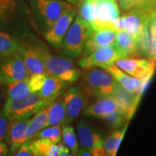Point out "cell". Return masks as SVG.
Masks as SVG:
<instances>
[{
	"mask_svg": "<svg viewBox=\"0 0 156 156\" xmlns=\"http://www.w3.org/2000/svg\"><path fill=\"white\" fill-rule=\"evenodd\" d=\"M150 13L132 9L124 12L119 17L116 25V30H124L130 35L141 46L143 54L147 56L151 37L149 28Z\"/></svg>",
	"mask_w": 156,
	"mask_h": 156,
	"instance_id": "cell-2",
	"label": "cell"
},
{
	"mask_svg": "<svg viewBox=\"0 0 156 156\" xmlns=\"http://www.w3.org/2000/svg\"><path fill=\"white\" fill-rule=\"evenodd\" d=\"M51 103L41 98L38 93H32L23 98L6 101L2 110L9 120L12 121L30 118L36 113L49 106Z\"/></svg>",
	"mask_w": 156,
	"mask_h": 156,
	"instance_id": "cell-6",
	"label": "cell"
},
{
	"mask_svg": "<svg viewBox=\"0 0 156 156\" xmlns=\"http://www.w3.org/2000/svg\"><path fill=\"white\" fill-rule=\"evenodd\" d=\"M148 28L151 37V44L147 57L156 62V9H154L150 13Z\"/></svg>",
	"mask_w": 156,
	"mask_h": 156,
	"instance_id": "cell-30",
	"label": "cell"
},
{
	"mask_svg": "<svg viewBox=\"0 0 156 156\" xmlns=\"http://www.w3.org/2000/svg\"><path fill=\"white\" fill-rule=\"evenodd\" d=\"M15 7V0H0V25L8 21L14 13Z\"/></svg>",
	"mask_w": 156,
	"mask_h": 156,
	"instance_id": "cell-33",
	"label": "cell"
},
{
	"mask_svg": "<svg viewBox=\"0 0 156 156\" xmlns=\"http://www.w3.org/2000/svg\"></svg>",
	"mask_w": 156,
	"mask_h": 156,
	"instance_id": "cell-43",
	"label": "cell"
},
{
	"mask_svg": "<svg viewBox=\"0 0 156 156\" xmlns=\"http://www.w3.org/2000/svg\"><path fill=\"white\" fill-rule=\"evenodd\" d=\"M48 119L46 127L49 126H61L66 124V112L63 99L58 97L48 107Z\"/></svg>",
	"mask_w": 156,
	"mask_h": 156,
	"instance_id": "cell-23",
	"label": "cell"
},
{
	"mask_svg": "<svg viewBox=\"0 0 156 156\" xmlns=\"http://www.w3.org/2000/svg\"><path fill=\"white\" fill-rule=\"evenodd\" d=\"M30 75L18 51L0 58V84L8 85Z\"/></svg>",
	"mask_w": 156,
	"mask_h": 156,
	"instance_id": "cell-7",
	"label": "cell"
},
{
	"mask_svg": "<svg viewBox=\"0 0 156 156\" xmlns=\"http://www.w3.org/2000/svg\"><path fill=\"white\" fill-rule=\"evenodd\" d=\"M77 155L91 156L92 155V154H91V153L89 151H87V149H85V148L81 147V148H79V150H78Z\"/></svg>",
	"mask_w": 156,
	"mask_h": 156,
	"instance_id": "cell-38",
	"label": "cell"
},
{
	"mask_svg": "<svg viewBox=\"0 0 156 156\" xmlns=\"http://www.w3.org/2000/svg\"><path fill=\"white\" fill-rule=\"evenodd\" d=\"M67 84L69 83L60 78L46 74L44 85L38 93L45 100L52 103L63 93Z\"/></svg>",
	"mask_w": 156,
	"mask_h": 156,
	"instance_id": "cell-22",
	"label": "cell"
},
{
	"mask_svg": "<svg viewBox=\"0 0 156 156\" xmlns=\"http://www.w3.org/2000/svg\"><path fill=\"white\" fill-rule=\"evenodd\" d=\"M30 148L34 156L72 155L70 150L64 144L53 143L46 138H37L30 142Z\"/></svg>",
	"mask_w": 156,
	"mask_h": 156,
	"instance_id": "cell-16",
	"label": "cell"
},
{
	"mask_svg": "<svg viewBox=\"0 0 156 156\" xmlns=\"http://www.w3.org/2000/svg\"><path fill=\"white\" fill-rule=\"evenodd\" d=\"M32 46L41 57L46 67V74L55 76L68 83H75L81 77V69L75 67L72 58L54 56L42 44Z\"/></svg>",
	"mask_w": 156,
	"mask_h": 156,
	"instance_id": "cell-3",
	"label": "cell"
},
{
	"mask_svg": "<svg viewBox=\"0 0 156 156\" xmlns=\"http://www.w3.org/2000/svg\"><path fill=\"white\" fill-rule=\"evenodd\" d=\"M46 77V74L39 73L30 75L28 77V83L31 93H38L42 88Z\"/></svg>",
	"mask_w": 156,
	"mask_h": 156,
	"instance_id": "cell-34",
	"label": "cell"
},
{
	"mask_svg": "<svg viewBox=\"0 0 156 156\" xmlns=\"http://www.w3.org/2000/svg\"><path fill=\"white\" fill-rule=\"evenodd\" d=\"M12 155L15 156H31L33 155L30 148V141H26L20 146L16 151L14 152Z\"/></svg>",
	"mask_w": 156,
	"mask_h": 156,
	"instance_id": "cell-36",
	"label": "cell"
},
{
	"mask_svg": "<svg viewBox=\"0 0 156 156\" xmlns=\"http://www.w3.org/2000/svg\"><path fill=\"white\" fill-rule=\"evenodd\" d=\"M84 69L82 73L81 87L87 96L96 99L112 96L117 82L108 71L98 67Z\"/></svg>",
	"mask_w": 156,
	"mask_h": 156,
	"instance_id": "cell-4",
	"label": "cell"
},
{
	"mask_svg": "<svg viewBox=\"0 0 156 156\" xmlns=\"http://www.w3.org/2000/svg\"><path fill=\"white\" fill-rule=\"evenodd\" d=\"M62 132L64 144L69 148L73 155H77L79 150V142L75 129L69 124H65L62 127Z\"/></svg>",
	"mask_w": 156,
	"mask_h": 156,
	"instance_id": "cell-29",
	"label": "cell"
},
{
	"mask_svg": "<svg viewBox=\"0 0 156 156\" xmlns=\"http://www.w3.org/2000/svg\"><path fill=\"white\" fill-rule=\"evenodd\" d=\"M116 33L117 30L113 28L95 30L85 44L82 56H86L98 48L114 45Z\"/></svg>",
	"mask_w": 156,
	"mask_h": 156,
	"instance_id": "cell-17",
	"label": "cell"
},
{
	"mask_svg": "<svg viewBox=\"0 0 156 156\" xmlns=\"http://www.w3.org/2000/svg\"><path fill=\"white\" fill-rule=\"evenodd\" d=\"M28 77L7 85L8 89H7V101L23 98L32 93L29 86Z\"/></svg>",
	"mask_w": 156,
	"mask_h": 156,
	"instance_id": "cell-25",
	"label": "cell"
},
{
	"mask_svg": "<svg viewBox=\"0 0 156 156\" xmlns=\"http://www.w3.org/2000/svg\"><path fill=\"white\" fill-rule=\"evenodd\" d=\"M112 96L116 101L123 112L125 113L128 119L130 120L135 114L142 93L130 92L117 83Z\"/></svg>",
	"mask_w": 156,
	"mask_h": 156,
	"instance_id": "cell-15",
	"label": "cell"
},
{
	"mask_svg": "<svg viewBox=\"0 0 156 156\" xmlns=\"http://www.w3.org/2000/svg\"><path fill=\"white\" fill-rule=\"evenodd\" d=\"M20 41L8 34L0 31V58L17 51Z\"/></svg>",
	"mask_w": 156,
	"mask_h": 156,
	"instance_id": "cell-27",
	"label": "cell"
},
{
	"mask_svg": "<svg viewBox=\"0 0 156 156\" xmlns=\"http://www.w3.org/2000/svg\"><path fill=\"white\" fill-rule=\"evenodd\" d=\"M76 134L79 145L81 147L87 149L93 156L106 155L103 147V136L95 130L85 119H80L77 124Z\"/></svg>",
	"mask_w": 156,
	"mask_h": 156,
	"instance_id": "cell-8",
	"label": "cell"
},
{
	"mask_svg": "<svg viewBox=\"0 0 156 156\" xmlns=\"http://www.w3.org/2000/svg\"><path fill=\"white\" fill-rule=\"evenodd\" d=\"M114 46L123 58H136L143 54L140 45L124 30H117Z\"/></svg>",
	"mask_w": 156,
	"mask_h": 156,
	"instance_id": "cell-19",
	"label": "cell"
},
{
	"mask_svg": "<svg viewBox=\"0 0 156 156\" xmlns=\"http://www.w3.org/2000/svg\"><path fill=\"white\" fill-rule=\"evenodd\" d=\"M30 118L19 119L11 121L6 141L10 146L12 152L16 151L20 146L26 142L25 132Z\"/></svg>",
	"mask_w": 156,
	"mask_h": 156,
	"instance_id": "cell-21",
	"label": "cell"
},
{
	"mask_svg": "<svg viewBox=\"0 0 156 156\" xmlns=\"http://www.w3.org/2000/svg\"><path fill=\"white\" fill-rule=\"evenodd\" d=\"M94 31L92 26L77 14L64 36L61 47L62 54L72 59L79 57Z\"/></svg>",
	"mask_w": 156,
	"mask_h": 156,
	"instance_id": "cell-5",
	"label": "cell"
},
{
	"mask_svg": "<svg viewBox=\"0 0 156 156\" xmlns=\"http://www.w3.org/2000/svg\"><path fill=\"white\" fill-rule=\"evenodd\" d=\"M119 7L124 12L138 9L151 13L153 10V0H119Z\"/></svg>",
	"mask_w": 156,
	"mask_h": 156,
	"instance_id": "cell-28",
	"label": "cell"
},
{
	"mask_svg": "<svg viewBox=\"0 0 156 156\" xmlns=\"http://www.w3.org/2000/svg\"><path fill=\"white\" fill-rule=\"evenodd\" d=\"M127 126L128 124H126L122 129H116L104 140L103 147L106 152V155L115 156L116 155L119 147L122 141Z\"/></svg>",
	"mask_w": 156,
	"mask_h": 156,
	"instance_id": "cell-26",
	"label": "cell"
},
{
	"mask_svg": "<svg viewBox=\"0 0 156 156\" xmlns=\"http://www.w3.org/2000/svg\"><path fill=\"white\" fill-rule=\"evenodd\" d=\"M48 107L36 113L34 115V117L30 119L25 132L26 141L30 142L31 139L34 138L40 130L46 127L48 119Z\"/></svg>",
	"mask_w": 156,
	"mask_h": 156,
	"instance_id": "cell-24",
	"label": "cell"
},
{
	"mask_svg": "<svg viewBox=\"0 0 156 156\" xmlns=\"http://www.w3.org/2000/svg\"><path fill=\"white\" fill-rule=\"evenodd\" d=\"M77 13V9L74 7L73 8L63 13L53 23V25L47 29L45 38L53 47L56 48L62 47L64 36L75 20Z\"/></svg>",
	"mask_w": 156,
	"mask_h": 156,
	"instance_id": "cell-12",
	"label": "cell"
},
{
	"mask_svg": "<svg viewBox=\"0 0 156 156\" xmlns=\"http://www.w3.org/2000/svg\"><path fill=\"white\" fill-rule=\"evenodd\" d=\"M11 121L6 116L3 110L0 111V141L6 140Z\"/></svg>",
	"mask_w": 156,
	"mask_h": 156,
	"instance_id": "cell-35",
	"label": "cell"
},
{
	"mask_svg": "<svg viewBox=\"0 0 156 156\" xmlns=\"http://www.w3.org/2000/svg\"><path fill=\"white\" fill-rule=\"evenodd\" d=\"M78 14L94 30L105 28L116 30L120 11L115 0H83L80 4Z\"/></svg>",
	"mask_w": 156,
	"mask_h": 156,
	"instance_id": "cell-1",
	"label": "cell"
},
{
	"mask_svg": "<svg viewBox=\"0 0 156 156\" xmlns=\"http://www.w3.org/2000/svg\"><path fill=\"white\" fill-rule=\"evenodd\" d=\"M8 153V147L2 141H0V156L7 155Z\"/></svg>",
	"mask_w": 156,
	"mask_h": 156,
	"instance_id": "cell-37",
	"label": "cell"
},
{
	"mask_svg": "<svg viewBox=\"0 0 156 156\" xmlns=\"http://www.w3.org/2000/svg\"><path fill=\"white\" fill-rule=\"evenodd\" d=\"M66 112V124L73 123L87 106L88 96L81 86H73L66 91L62 97Z\"/></svg>",
	"mask_w": 156,
	"mask_h": 156,
	"instance_id": "cell-9",
	"label": "cell"
},
{
	"mask_svg": "<svg viewBox=\"0 0 156 156\" xmlns=\"http://www.w3.org/2000/svg\"><path fill=\"white\" fill-rule=\"evenodd\" d=\"M153 10H154V9H156V0H153Z\"/></svg>",
	"mask_w": 156,
	"mask_h": 156,
	"instance_id": "cell-40",
	"label": "cell"
},
{
	"mask_svg": "<svg viewBox=\"0 0 156 156\" xmlns=\"http://www.w3.org/2000/svg\"><path fill=\"white\" fill-rule=\"evenodd\" d=\"M119 58H122V56L114 44L98 48L86 56H82L78 61V64L83 69L93 67L105 68L114 64Z\"/></svg>",
	"mask_w": 156,
	"mask_h": 156,
	"instance_id": "cell-11",
	"label": "cell"
},
{
	"mask_svg": "<svg viewBox=\"0 0 156 156\" xmlns=\"http://www.w3.org/2000/svg\"><path fill=\"white\" fill-rule=\"evenodd\" d=\"M35 138H46L53 143H58L61 141L62 132L61 126H46L40 130L34 136Z\"/></svg>",
	"mask_w": 156,
	"mask_h": 156,
	"instance_id": "cell-32",
	"label": "cell"
},
{
	"mask_svg": "<svg viewBox=\"0 0 156 156\" xmlns=\"http://www.w3.org/2000/svg\"><path fill=\"white\" fill-rule=\"evenodd\" d=\"M1 101H2V95H1V93H0V103H1Z\"/></svg>",
	"mask_w": 156,
	"mask_h": 156,
	"instance_id": "cell-41",
	"label": "cell"
},
{
	"mask_svg": "<svg viewBox=\"0 0 156 156\" xmlns=\"http://www.w3.org/2000/svg\"><path fill=\"white\" fill-rule=\"evenodd\" d=\"M115 1H119V0H115Z\"/></svg>",
	"mask_w": 156,
	"mask_h": 156,
	"instance_id": "cell-42",
	"label": "cell"
},
{
	"mask_svg": "<svg viewBox=\"0 0 156 156\" xmlns=\"http://www.w3.org/2000/svg\"><path fill=\"white\" fill-rule=\"evenodd\" d=\"M65 1L73 4L74 5H80V4L81 3V2L83 1V0H65Z\"/></svg>",
	"mask_w": 156,
	"mask_h": 156,
	"instance_id": "cell-39",
	"label": "cell"
},
{
	"mask_svg": "<svg viewBox=\"0 0 156 156\" xmlns=\"http://www.w3.org/2000/svg\"><path fill=\"white\" fill-rule=\"evenodd\" d=\"M103 120H104L109 126L116 129H119L124 127L129 122L125 113L122 109L111 113L104 119H103Z\"/></svg>",
	"mask_w": 156,
	"mask_h": 156,
	"instance_id": "cell-31",
	"label": "cell"
},
{
	"mask_svg": "<svg viewBox=\"0 0 156 156\" xmlns=\"http://www.w3.org/2000/svg\"><path fill=\"white\" fill-rule=\"evenodd\" d=\"M115 65L134 77L152 78L156 68V62L152 58H123L115 62Z\"/></svg>",
	"mask_w": 156,
	"mask_h": 156,
	"instance_id": "cell-10",
	"label": "cell"
},
{
	"mask_svg": "<svg viewBox=\"0 0 156 156\" xmlns=\"http://www.w3.org/2000/svg\"><path fill=\"white\" fill-rule=\"evenodd\" d=\"M121 107L112 96H107L98 99L96 102L87 106L83 110V115L103 119L111 113L121 110Z\"/></svg>",
	"mask_w": 156,
	"mask_h": 156,
	"instance_id": "cell-18",
	"label": "cell"
},
{
	"mask_svg": "<svg viewBox=\"0 0 156 156\" xmlns=\"http://www.w3.org/2000/svg\"><path fill=\"white\" fill-rule=\"evenodd\" d=\"M103 69L108 71L114 78L115 80L120 84L124 88L132 93H142L151 79V78L140 79V78L134 77L123 71L116 65H115V64L109 65Z\"/></svg>",
	"mask_w": 156,
	"mask_h": 156,
	"instance_id": "cell-14",
	"label": "cell"
},
{
	"mask_svg": "<svg viewBox=\"0 0 156 156\" xmlns=\"http://www.w3.org/2000/svg\"><path fill=\"white\" fill-rule=\"evenodd\" d=\"M36 5L47 29L63 13L75 7L65 0H36Z\"/></svg>",
	"mask_w": 156,
	"mask_h": 156,
	"instance_id": "cell-13",
	"label": "cell"
},
{
	"mask_svg": "<svg viewBox=\"0 0 156 156\" xmlns=\"http://www.w3.org/2000/svg\"><path fill=\"white\" fill-rule=\"evenodd\" d=\"M17 51L22 56L23 61L30 75L46 74V67L41 57L32 46L23 44L20 42Z\"/></svg>",
	"mask_w": 156,
	"mask_h": 156,
	"instance_id": "cell-20",
	"label": "cell"
}]
</instances>
